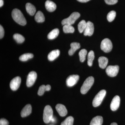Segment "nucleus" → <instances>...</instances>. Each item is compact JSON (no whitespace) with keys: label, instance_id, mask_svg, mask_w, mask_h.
I'll return each mask as SVG.
<instances>
[{"label":"nucleus","instance_id":"nucleus-1","mask_svg":"<svg viewBox=\"0 0 125 125\" xmlns=\"http://www.w3.org/2000/svg\"><path fill=\"white\" fill-rule=\"evenodd\" d=\"M11 15L14 21L20 25H25L27 24V21L23 14L20 10L14 9L11 13Z\"/></svg>","mask_w":125,"mask_h":125},{"label":"nucleus","instance_id":"nucleus-2","mask_svg":"<svg viewBox=\"0 0 125 125\" xmlns=\"http://www.w3.org/2000/svg\"><path fill=\"white\" fill-rule=\"evenodd\" d=\"M94 82L93 76H89L87 78L81 88L80 92L83 94H85L89 90Z\"/></svg>","mask_w":125,"mask_h":125},{"label":"nucleus","instance_id":"nucleus-3","mask_svg":"<svg viewBox=\"0 0 125 125\" xmlns=\"http://www.w3.org/2000/svg\"><path fill=\"white\" fill-rule=\"evenodd\" d=\"M53 117V111L51 106L47 105L45 107L43 111V119L46 123H48L51 122Z\"/></svg>","mask_w":125,"mask_h":125},{"label":"nucleus","instance_id":"nucleus-4","mask_svg":"<svg viewBox=\"0 0 125 125\" xmlns=\"http://www.w3.org/2000/svg\"><path fill=\"white\" fill-rule=\"evenodd\" d=\"M106 90H101L96 94L94 98L93 102V106L94 107H97L101 105L104 98L106 95Z\"/></svg>","mask_w":125,"mask_h":125},{"label":"nucleus","instance_id":"nucleus-5","mask_svg":"<svg viewBox=\"0 0 125 125\" xmlns=\"http://www.w3.org/2000/svg\"><path fill=\"white\" fill-rule=\"evenodd\" d=\"M80 14L78 12H74L72 13L69 18L65 19L62 21V25H71L74 23L76 20L80 17Z\"/></svg>","mask_w":125,"mask_h":125},{"label":"nucleus","instance_id":"nucleus-6","mask_svg":"<svg viewBox=\"0 0 125 125\" xmlns=\"http://www.w3.org/2000/svg\"><path fill=\"white\" fill-rule=\"evenodd\" d=\"M101 48L104 52H111L113 48L111 41L109 39H104L101 42Z\"/></svg>","mask_w":125,"mask_h":125},{"label":"nucleus","instance_id":"nucleus-7","mask_svg":"<svg viewBox=\"0 0 125 125\" xmlns=\"http://www.w3.org/2000/svg\"><path fill=\"white\" fill-rule=\"evenodd\" d=\"M119 69L118 65L109 66L107 67L106 72L108 76L110 77H115L118 74Z\"/></svg>","mask_w":125,"mask_h":125},{"label":"nucleus","instance_id":"nucleus-8","mask_svg":"<svg viewBox=\"0 0 125 125\" xmlns=\"http://www.w3.org/2000/svg\"><path fill=\"white\" fill-rule=\"evenodd\" d=\"M37 78V74L35 72L31 71L30 72L27 76L26 85L27 87H31L35 83Z\"/></svg>","mask_w":125,"mask_h":125},{"label":"nucleus","instance_id":"nucleus-9","mask_svg":"<svg viewBox=\"0 0 125 125\" xmlns=\"http://www.w3.org/2000/svg\"><path fill=\"white\" fill-rule=\"evenodd\" d=\"M79 79L78 75H72L68 76L66 80V84L69 87L74 86L78 82Z\"/></svg>","mask_w":125,"mask_h":125},{"label":"nucleus","instance_id":"nucleus-10","mask_svg":"<svg viewBox=\"0 0 125 125\" xmlns=\"http://www.w3.org/2000/svg\"><path fill=\"white\" fill-rule=\"evenodd\" d=\"M21 83V78L19 76L14 78L10 83V87L13 91H16L18 89Z\"/></svg>","mask_w":125,"mask_h":125},{"label":"nucleus","instance_id":"nucleus-11","mask_svg":"<svg viewBox=\"0 0 125 125\" xmlns=\"http://www.w3.org/2000/svg\"><path fill=\"white\" fill-rule=\"evenodd\" d=\"M94 29L93 23L90 21H88L83 32L84 35L85 36H92L94 33Z\"/></svg>","mask_w":125,"mask_h":125},{"label":"nucleus","instance_id":"nucleus-12","mask_svg":"<svg viewBox=\"0 0 125 125\" xmlns=\"http://www.w3.org/2000/svg\"><path fill=\"white\" fill-rule=\"evenodd\" d=\"M120 97L118 96H115L113 99L110 105V108L112 111H114L117 110L120 106Z\"/></svg>","mask_w":125,"mask_h":125},{"label":"nucleus","instance_id":"nucleus-13","mask_svg":"<svg viewBox=\"0 0 125 125\" xmlns=\"http://www.w3.org/2000/svg\"><path fill=\"white\" fill-rule=\"evenodd\" d=\"M56 109L60 116L64 117L67 115V110L64 105L61 104H57L56 106Z\"/></svg>","mask_w":125,"mask_h":125},{"label":"nucleus","instance_id":"nucleus-14","mask_svg":"<svg viewBox=\"0 0 125 125\" xmlns=\"http://www.w3.org/2000/svg\"><path fill=\"white\" fill-rule=\"evenodd\" d=\"M32 112V107L30 104L25 105L21 112V115L22 117H25L29 115Z\"/></svg>","mask_w":125,"mask_h":125},{"label":"nucleus","instance_id":"nucleus-15","mask_svg":"<svg viewBox=\"0 0 125 125\" xmlns=\"http://www.w3.org/2000/svg\"><path fill=\"white\" fill-rule=\"evenodd\" d=\"M45 7L47 10L49 12H52L56 9V4L52 1L47 0L45 2Z\"/></svg>","mask_w":125,"mask_h":125},{"label":"nucleus","instance_id":"nucleus-16","mask_svg":"<svg viewBox=\"0 0 125 125\" xmlns=\"http://www.w3.org/2000/svg\"><path fill=\"white\" fill-rule=\"evenodd\" d=\"M60 54V51L58 49L53 50L48 54V58L49 61H52L54 60Z\"/></svg>","mask_w":125,"mask_h":125},{"label":"nucleus","instance_id":"nucleus-17","mask_svg":"<svg viewBox=\"0 0 125 125\" xmlns=\"http://www.w3.org/2000/svg\"><path fill=\"white\" fill-rule=\"evenodd\" d=\"M71 49L69 50V54L70 55H72L76 50L80 48V44L79 43L74 42L72 43L70 45Z\"/></svg>","mask_w":125,"mask_h":125},{"label":"nucleus","instance_id":"nucleus-18","mask_svg":"<svg viewBox=\"0 0 125 125\" xmlns=\"http://www.w3.org/2000/svg\"><path fill=\"white\" fill-rule=\"evenodd\" d=\"M98 61L99 67L102 69H104L107 66L108 60L106 57L102 56L98 58Z\"/></svg>","mask_w":125,"mask_h":125},{"label":"nucleus","instance_id":"nucleus-19","mask_svg":"<svg viewBox=\"0 0 125 125\" xmlns=\"http://www.w3.org/2000/svg\"><path fill=\"white\" fill-rule=\"evenodd\" d=\"M26 10L28 13L31 16L34 15L36 11L35 7L30 3H27L26 4Z\"/></svg>","mask_w":125,"mask_h":125},{"label":"nucleus","instance_id":"nucleus-20","mask_svg":"<svg viewBox=\"0 0 125 125\" xmlns=\"http://www.w3.org/2000/svg\"><path fill=\"white\" fill-rule=\"evenodd\" d=\"M103 123V118L101 116H96L93 118L90 125H102Z\"/></svg>","mask_w":125,"mask_h":125},{"label":"nucleus","instance_id":"nucleus-21","mask_svg":"<svg viewBox=\"0 0 125 125\" xmlns=\"http://www.w3.org/2000/svg\"><path fill=\"white\" fill-rule=\"evenodd\" d=\"M35 20L38 23H42L44 22L45 18L42 11H38L34 17Z\"/></svg>","mask_w":125,"mask_h":125},{"label":"nucleus","instance_id":"nucleus-22","mask_svg":"<svg viewBox=\"0 0 125 125\" xmlns=\"http://www.w3.org/2000/svg\"><path fill=\"white\" fill-rule=\"evenodd\" d=\"M59 33V30L58 29H55L52 30L48 35L47 37L48 39L52 40L56 38L58 36Z\"/></svg>","mask_w":125,"mask_h":125},{"label":"nucleus","instance_id":"nucleus-23","mask_svg":"<svg viewBox=\"0 0 125 125\" xmlns=\"http://www.w3.org/2000/svg\"><path fill=\"white\" fill-rule=\"evenodd\" d=\"M63 32L65 33H73L74 32V28L70 25H65L63 27Z\"/></svg>","mask_w":125,"mask_h":125},{"label":"nucleus","instance_id":"nucleus-24","mask_svg":"<svg viewBox=\"0 0 125 125\" xmlns=\"http://www.w3.org/2000/svg\"><path fill=\"white\" fill-rule=\"evenodd\" d=\"M33 57V55L31 53H27L23 54L20 57V60L22 62H25L29 59H31Z\"/></svg>","mask_w":125,"mask_h":125},{"label":"nucleus","instance_id":"nucleus-25","mask_svg":"<svg viewBox=\"0 0 125 125\" xmlns=\"http://www.w3.org/2000/svg\"><path fill=\"white\" fill-rule=\"evenodd\" d=\"M94 58V53L93 51L89 52L88 55V65L89 66H92L93 65V61Z\"/></svg>","mask_w":125,"mask_h":125},{"label":"nucleus","instance_id":"nucleus-26","mask_svg":"<svg viewBox=\"0 0 125 125\" xmlns=\"http://www.w3.org/2000/svg\"><path fill=\"white\" fill-rule=\"evenodd\" d=\"M87 25V22L85 20H82L78 24V29L80 33H82L84 31Z\"/></svg>","mask_w":125,"mask_h":125},{"label":"nucleus","instance_id":"nucleus-27","mask_svg":"<svg viewBox=\"0 0 125 125\" xmlns=\"http://www.w3.org/2000/svg\"><path fill=\"white\" fill-rule=\"evenodd\" d=\"M87 52L85 49H82L79 52V53L80 57V60L81 62H83L85 60V57L87 55Z\"/></svg>","mask_w":125,"mask_h":125},{"label":"nucleus","instance_id":"nucleus-28","mask_svg":"<svg viewBox=\"0 0 125 125\" xmlns=\"http://www.w3.org/2000/svg\"><path fill=\"white\" fill-rule=\"evenodd\" d=\"M13 38L19 43H22L25 40L24 38L19 34L16 33L13 35Z\"/></svg>","mask_w":125,"mask_h":125},{"label":"nucleus","instance_id":"nucleus-29","mask_svg":"<svg viewBox=\"0 0 125 125\" xmlns=\"http://www.w3.org/2000/svg\"><path fill=\"white\" fill-rule=\"evenodd\" d=\"M73 122L74 118L73 117L70 116L66 118L61 125H73Z\"/></svg>","mask_w":125,"mask_h":125},{"label":"nucleus","instance_id":"nucleus-30","mask_svg":"<svg viewBox=\"0 0 125 125\" xmlns=\"http://www.w3.org/2000/svg\"><path fill=\"white\" fill-rule=\"evenodd\" d=\"M116 16V13L115 11L114 10H112L107 15V20L109 22H111L113 21L115 18Z\"/></svg>","mask_w":125,"mask_h":125},{"label":"nucleus","instance_id":"nucleus-31","mask_svg":"<svg viewBox=\"0 0 125 125\" xmlns=\"http://www.w3.org/2000/svg\"><path fill=\"white\" fill-rule=\"evenodd\" d=\"M45 91H47L46 85H42L40 86L39 89L38 94L39 96H42Z\"/></svg>","mask_w":125,"mask_h":125},{"label":"nucleus","instance_id":"nucleus-32","mask_svg":"<svg viewBox=\"0 0 125 125\" xmlns=\"http://www.w3.org/2000/svg\"><path fill=\"white\" fill-rule=\"evenodd\" d=\"M105 2L108 5H114L118 2V0H104Z\"/></svg>","mask_w":125,"mask_h":125},{"label":"nucleus","instance_id":"nucleus-33","mask_svg":"<svg viewBox=\"0 0 125 125\" xmlns=\"http://www.w3.org/2000/svg\"><path fill=\"white\" fill-rule=\"evenodd\" d=\"M9 122L6 119L2 118L0 120V125H9Z\"/></svg>","mask_w":125,"mask_h":125},{"label":"nucleus","instance_id":"nucleus-34","mask_svg":"<svg viewBox=\"0 0 125 125\" xmlns=\"http://www.w3.org/2000/svg\"><path fill=\"white\" fill-rule=\"evenodd\" d=\"M4 35V30L1 25H0V39H1Z\"/></svg>","mask_w":125,"mask_h":125},{"label":"nucleus","instance_id":"nucleus-35","mask_svg":"<svg viewBox=\"0 0 125 125\" xmlns=\"http://www.w3.org/2000/svg\"><path fill=\"white\" fill-rule=\"evenodd\" d=\"M46 88L47 91H49L51 89V86L50 85L48 84L46 85Z\"/></svg>","mask_w":125,"mask_h":125},{"label":"nucleus","instance_id":"nucleus-36","mask_svg":"<svg viewBox=\"0 0 125 125\" xmlns=\"http://www.w3.org/2000/svg\"><path fill=\"white\" fill-rule=\"evenodd\" d=\"M79 2H86L89 1L90 0H77Z\"/></svg>","mask_w":125,"mask_h":125},{"label":"nucleus","instance_id":"nucleus-37","mask_svg":"<svg viewBox=\"0 0 125 125\" xmlns=\"http://www.w3.org/2000/svg\"><path fill=\"white\" fill-rule=\"evenodd\" d=\"M3 5H4V1L3 0H0V7H2Z\"/></svg>","mask_w":125,"mask_h":125},{"label":"nucleus","instance_id":"nucleus-38","mask_svg":"<svg viewBox=\"0 0 125 125\" xmlns=\"http://www.w3.org/2000/svg\"><path fill=\"white\" fill-rule=\"evenodd\" d=\"M55 117L53 116L52 117L51 120V122H52V123H54V122H55Z\"/></svg>","mask_w":125,"mask_h":125},{"label":"nucleus","instance_id":"nucleus-39","mask_svg":"<svg viewBox=\"0 0 125 125\" xmlns=\"http://www.w3.org/2000/svg\"><path fill=\"white\" fill-rule=\"evenodd\" d=\"M110 125H117V124L116 123L114 122V123H112Z\"/></svg>","mask_w":125,"mask_h":125},{"label":"nucleus","instance_id":"nucleus-40","mask_svg":"<svg viewBox=\"0 0 125 125\" xmlns=\"http://www.w3.org/2000/svg\"></svg>","mask_w":125,"mask_h":125}]
</instances>
